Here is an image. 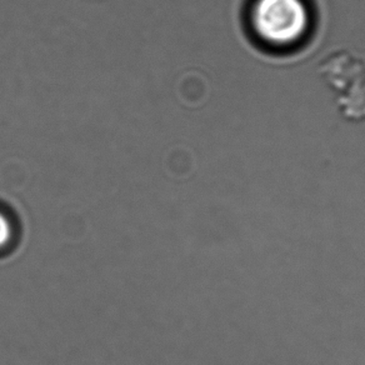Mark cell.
<instances>
[{"mask_svg": "<svg viewBox=\"0 0 365 365\" xmlns=\"http://www.w3.org/2000/svg\"><path fill=\"white\" fill-rule=\"evenodd\" d=\"M13 237V228L11 220L6 214L0 212V249L6 247Z\"/></svg>", "mask_w": 365, "mask_h": 365, "instance_id": "3", "label": "cell"}, {"mask_svg": "<svg viewBox=\"0 0 365 365\" xmlns=\"http://www.w3.org/2000/svg\"><path fill=\"white\" fill-rule=\"evenodd\" d=\"M319 76L334 96L340 115L348 122H365V61L348 49L335 51L322 61Z\"/></svg>", "mask_w": 365, "mask_h": 365, "instance_id": "1", "label": "cell"}, {"mask_svg": "<svg viewBox=\"0 0 365 365\" xmlns=\"http://www.w3.org/2000/svg\"><path fill=\"white\" fill-rule=\"evenodd\" d=\"M310 14L304 0H255L252 24L259 38L269 46L287 48L304 38Z\"/></svg>", "mask_w": 365, "mask_h": 365, "instance_id": "2", "label": "cell"}]
</instances>
